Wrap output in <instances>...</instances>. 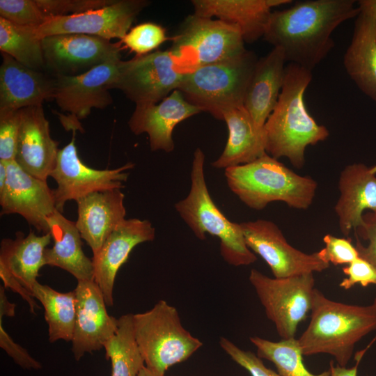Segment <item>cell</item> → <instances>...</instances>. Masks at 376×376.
<instances>
[{
	"label": "cell",
	"instance_id": "obj_39",
	"mask_svg": "<svg viewBox=\"0 0 376 376\" xmlns=\"http://www.w3.org/2000/svg\"><path fill=\"white\" fill-rule=\"evenodd\" d=\"M325 246L318 251L321 258L334 265H348L359 257L350 238L338 237L327 234L323 237Z\"/></svg>",
	"mask_w": 376,
	"mask_h": 376
},
{
	"label": "cell",
	"instance_id": "obj_15",
	"mask_svg": "<svg viewBox=\"0 0 376 376\" xmlns=\"http://www.w3.org/2000/svg\"><path fill=\"white\" fill-rule=\"evenodd\" d=\"M45 68L56 75L75 76L114 58H120V42L100 37L61 34L42 39Z\"/></svg>",
	"mask_w": 376,
	"mask_h": 376
},
{
	"label": "cell",
	"instance_id": "obj_17",
	"mask_svg": "<svg viewBox=\"0 0 376 376\" xmlns=\"http://www.w3.org/2000/svg\"><path fill=\"white\" fill-rule=\"evenodd\" d=\"M7 179L0 190L1 215L17 214L44 234L47 219L56 210L53 189L47 181L25 171L15 160L6 162Z\"/></svg>",
	"mask_w": 376,
	"mask_h": 376
},
{
	"label": "cell",
	"instance_id": "obj_36",
	"mask_svg": "<svg viewBox=\"0 0 376 376\" xmlns=\"http://www.w3.org/2000/svg\"><path fill=\"white\" fill-rule=\"evenodd\" d=\"M20 110L0 113V161L15 160L21 121Z\"/></svg>",
	"mask_w": 376,
	"mask_h": 376
},
{
	"label": "cell",
	"instance_id": "obj_11",
	"mask_svg": "<svg viewBox=\"0 0 376 376\" xmlns=\"http://www.w3.org/2000/svg\"><path fill=\"white\" fill-rule=\"evenodd\" d=\"M120 61L112 59L78 75L54 76V99L63 111L70 113L61 118L63 126L73 132L80 130L79 120L88 117L93 108L104 109L112 104L109 86Z\"/></svg>",
	"mask_w": 376,
	"mask_h": 376
},
{
	"label": "cell",
	"instance_id": "obj_40",
	"mask_svg": "<svg viewBox=\"0 0 376 376\" xmlns=\"http://www.w3.org/2000/svg\"><path fill=\"white\" fill-rule=\"evenodd\" d=\"M363 224L355 232V247L359 256L370 263L376 270V212L363 214Z\"/></svg>",
	"mask_w": 376,
	"mask_h": 376
},
{
	"label": "cell",
	"instance_id": "obj_43",
	"mask_svg": "<svg viewBox=\"0 0 376 376\" xmlns=\"http://www.w3.org/2000/svg\"><path fill=\"white\" fill-rule=\"evenodd\" d=\"M15 304L9 301L6 293L5 288L0 287V315L13 317L15 316Z\"/></svg>",
	"mask_w": 376,
	"mask_h": 376
},
{
	"label": "cell",
	"instance_id": "obj_14",
	"mask_svg": "<svg viewBox=\"0 0 376 376\" xmlns=\"http://www.w3.org/2000/svg\"><path fill=\"white\" fill-rule=\"evenodd\" d=\"M150 1L146 0H113L106 6L84 13L50 17L35 28L42 39L61 34L81 33L107 40L123 39L130 30L136 16Z\"/></svg>",
	"mask_w": 376,
	"mask_h": 376
},
{
	"label": "cell",
	"instance_id": "obj_38",
	"mask_svg": "<svg viewBox=\"0 0 376 376\" xmlns=\"http://www.w3.org/2000/svg\"><path fill=\"white\" fill-rule=\"evenodd\" d=\"M219 343L221 349L251 376H281L267 368L257 354L240 348L228 338L221 337Z\"/></svg>",
	"mask_w": 376,
	"mask_h": 376
},
{
	"label": "cell",
	"instance_id": "obj_10",
	"mask_svg": "<svg viewBox=\"0 0 376 376\" xmlns=\"http://www.w3.org/2000/svg\"><path fill=\"white\" fill-rule=\"evenodd\" d=\"M185 72L170 51H155L120 61L109 90H120L137 104L158 103L178 90Z\"/></svg>",
	"mask_w": 376,
	"mask_h": 376
},
{
	"label": "cell",
	"instance_id": "obj_16",
	"mask_svg": "<svg viewBox=\"0 0 376 376\" xmlns=\"http://www.w3.org/2000/svg\"><path fill=\"white\" fill-rule=\"evenodd\" d=\"M52 240L49 233L37 235L30 230L25 235L17 231L14 240L4 238L0 247V277L3 287L18 293L32 313L39 308L32 295L39 270L45 265L44 254Z\"/></svg>",
	"mask_w": 376,
	"mask_h": 376
},
{
	"label": "cell",
	"instance_id": "obj_2",
	"mask_svg": "<svg viewBox=\"0 0 376 376\" xmlns=\"http://www.w3.org/2000/svg\"><path fill=\"white\" fill-rule=\"evenodd\" d=\"M312 77L309 70L295 63L286 65L278 102L264 125L266 152L277 159L288 158L297 169L305 164L307 146L329 136L327 128L316 123L304 103V93Z\"/></svg>",
	"mask_w": 376,
	"mask_h": 376
},
{
	"label": "cell",
	"instance_id": "obj_34",
	"mask_svg": "<svg viewBox=\"0 0 376 376\" xmlns=\"http://www.w3.org/2000/svg\"><path fill=\"white\" fill-rule=\"evenodd\" d=\"M164 27L155 23L146 22L130 29L120 40L124 47L137 56L148 54L170 40Z\"/></svg>",
	"mask_w": 376,
	"mask_h": 376
},
{
	"label": "cell",
	"instance_id": "obj_28",
	"mask_svg": "<svg viewBox=\"0 0 376 376\" xmlns=\"http://www.w3.org/2000/svg\"><path fill=\"white\" fill-rule=\"evenodd\" d=\"M47 222L54 244L45 251V265L61 268L77 281L94 280L93 262L83 251L82 238L75 222L57 210L47 217Z\"/></svg>",
	"mask_w": 376,
	"mask_h": 376
},
{
	"label": "cell",
	"instance_id": "obj_37",
	"mask_svg": "<svg viewBox=\"0 0 376 376\" xmlns=\"http://www.w3.org/2000/svg\"><path fill=\"white\" fill-rule=\"evenodd\" d=\"M113 0H36L48 17L65 16L84 13L111 4Z\"/></svg>",
	"mask_w": 376,
	"mask_h": 376
},
{
	"label": "cell",
	"instance_id": "obj_27",
	"mask_svg": "<svg viewBox=\"0 0 376 376\" xmlns=\"http://www.w3.org/2000/svg\"><path fill=\"white\" fill-rule=\"evenodd\" d=\"M228 137L224 151L212 166L228 169L252 162L266 152V137L244 106L230 107L222 111Z\"/></svg>",
	"mask_w": 376,
	"mask_h": 376
},
{
	"label": "cell",
	"instance_id": "obj_41",
	"mask_svg": "<svg viewBox=\"0 0 376 376\" xmlns=\"http://www.w3.org/2000/svg\"><path fill=\"white\" fill-rule=\"evenodd\" d=\"M342 271L347 277L340 281L339 286L345 290H348L357 284L363 287L376 285V270L359 256L343 267Z\"/></svg>",
	"mask_w": 376,
	"mask_h": 376
},
{
	"label": "cell",
	"instance_id": "obj_44",
	"mask_svg": "<svg viewBox=\"0 0 376 376\" xmlns=\"http://www.w3.org/2000/svg\"><path fill=\"white\" fill-rule=\"evenodd\" d=\"M359 360L357 363L350 368L342 367L338 365L334 366V361L329 363L330 376H357V369Z\"/></svg>",
	"mask_w": 376,
	"mask_h": 376
},
{
	"label": "cell",
	"instance_id": "obj_22",
	"mask_svg": "<svg viewBox=\"0 0 376 376\" xmlns=\"http://www.w3.org/2000/svg\"><path fill=\"white\" fill-rule=\"evenodd\" d=\"M338 189L334 210L341 233L347 237L363 224L366 211L376 212V166H346L339 176Z\"/></svg>",
	"mask_w": 376,
	"mask_h": 376
},
{
	"label": "cell",
	"instance_id": "obj_6",
	"mask_svg": "<svg viewBox=\"0 0 376 376\" xmlns=\"http://www.w3.org/2000/svg\"><path fill=\"white\" fill-rule=\"evenodd\" d=\"M258 60L254 52L246 50L229 59L198 67L185 74L178 90L201 111L222 120L224 110L244 106Z\"/></svg>",
	"mask_w": 376,
	"mask_h": 376
},
{
	"label": "cell",
	"instance_id": "obj_4",
	"mask_svg": "<svg viewBox=\"0 0 376 376\" xmlns=\"http://www.w3.org/2000/svg\"><path fill=\"white\" fill-rule=\"evenodd\" d=\"M224 175L230 191L255 210L274 201L307 210L318 188L311 177L296 173L267 153L252 162L226 169Z\"/></svg>",
	"mask_w": 376,
	"mask_h": 376
},
{
	"label": "cell",
	"instance_id": "obj_42",
	"mask_svg": "<svg viewBox=\"0 0 376 376\" xmlns=\"http://www.w3.org/2000/svg\"><path fill=\"white\" fill-rule=\"evenodd\" d=\"M3 316L0 315V347L13 359L14 362L24 369L38 370L42 365L33 358L21 345L12 339L6 331L2 324Z\"/></svg>",
	"mask_w": 376,
	"mask_h": 376
},
{
	"label": "cell",
	"instance_id": "obj_3",
	"mask_svg": "<svg viewBox=\"0 0 376 376\" xmlns=\"http://www.w3.org/2000/svg\"><path fill=\"white\" fill-rule=\"evenodd\" d=\"M309 324L297 339L304 356L328 354L346 367L356 343L376 331V297L367 306L333 301L315 288Z\"/></svg>",
	"mask_w": 376,
	"mask_h": 376
},
{
	"label": "cell",
	"instance_id": "obj_8",
	"mask_svg": "<svg viewBox=\"0 0 376 376\" xmlns=\"http://www.w3.org/2000/svg\"><path fill=\"white\" fill-rule=\"evenodd\" d=\"M171 40L169 50L185 73L237 56L246 50L237 25L195 14L184 19Z\"/></svg>",
	"mask_w": 376,
	"mask_h": 376
},
{
	"label": "cell",
	"instance_id": "obj_1",
	"mask_svg": "<svg viewBox=\"0 0 376 376\" xmlns=\"http://www.w3.org/2000/svg\"><path fill=\"white\" fill-rule=\"evenodd\" d=\"M354 0L298 1L272 12L264 39L281 49L286 62L312 71L334 45V31L360 13Z\"/></svg>",
	"mask_w": 376,
	"mask_h": 376
},
{
	"label": "cell",
	"instance_id": "obj_30",
	"mask_svg": "<svg viewBox=\"0 0 376 376\" xmlns=\"http://www.w3.org/2000/svg\"><path fill=\"white\" fill-rule=\"evenodd\" d=\"M32 295L44 307L49 340L72 341L76 318L74 290L60 292L38 281L32 289Z\"/></svg>",
	"mask_w": 376,
	"mask_h": 376
},
{
	"label": "cell",
	"instance_id": "obj_20",
	"mask_svg": "<svg viewBox=\"0 0 376 376\" xmlns=\"http://www.w3.org/2000/svg\"><path fill=\"white\" fill-rule=\"evenodd\" d=\"M201 112L179 90H175L159 103L136 104L128 126L136 135L143 133L148 135L151 150L170 152L174 149V127Z\"/></svg>",
	"mask_w": 376,
	"mask_h": 376
},
{
	"label": "cell",
	"instance_id": "obj_46",
	"mask_svg": "<svg viewBox=\"0 0 376 376\" xmlns=\"http://www.w3.org/2000/svg\"><path fill=\"white\" fill-rule=\"evenodd\" d=\"M7 179V164L6 162L0 161V190H1Z\"/></svg>",
	"mask_w": 376,
	"mask_h": 376
},
{
	"label": "cell",
	"instance_id": "obj_19",
	"mask_svg": "<svg viewBox=\"0 0 376 376\" xmlns=\"http://www.w3.org/2000/svg\"><path fill=\"white\" fill-rule=\"evenodd\" d=\"M155 237V229L150 221L125 219L111 231L99 251L93 256L94 281L100 287L107 306L113 304L116 274L132 249L141 243L152 241Z\"/></svg>",
	"mask_w": 376,
	"mask_h": 376
},
{
	"label": "cell",
	"instance_id": "obj_26",
	"mask_svg": "<svg viewBox=\"0 0 376 376\" xmlns=\"http://www.w3.org/2000/svg\"><path fill=\"white\" fill-rule=\"evenodd\" d=\"M285 62L283 52L274 47L256 63L246 88L244 107L258 127H264L278 102L283 84Z\"/></svg>",
	"mask_w": 376,
	"mask_h": 376
},
{
	"label": "cell",
	"instance_id": "obj_47",
	"mask_svg": "<svg viewBox=\"0 0 376 376\" xmlns=\"http://www.w3.org/2000/svg\"><path fill=\"white\" fill-rule=\"evenodd\" d=\"M137 376H161L159 375L150 369H148L146 366L140 370Z\"/></svg>",
	"mask_w": 376,
	"mask_h": 376
},
{
	"label": "cell",
	"instance_id": "obj_23",
	"mask_svg": "<svg viewBox=\"0 0 376 376\" xmlns=\"http://www.w3.org/2000/svg\"><path fill=\"white\" fill-rule=\"evenodd\" d=\"M0 113L42 105L53 98L55 78L29 68L1 52Z\"/></svg>",
	"mask_w": 376,
	"mask_h": 376
},
{
	"label": "cell",
	"instance_id": "obj_18",
	"mask_svg": "<svg viewBox=\"0 0 376 376\" xmlns=\"http://www.w3.org/2000/svg\"><path fill=\"white\" fill-rule=\"evenodd\" d=\"M76 318L72 351L76 361L98 351L114 335L118 319L108 314L103 294L94 280L77 281L74 290Z\"/></svg>",
	"mask_w": 376,
	"mask_h": 376
},
{
	"label": "cell",
	"instance_id": "obj_25",
	"mask_svg": "<svg viewBox=\"0 0 376 376\" xmlns=\"http://www.w3.org/2000/svg\"><path fill=\"white\" fill-rule=\"evenodd\" d=\"M292 2L291 0H193L194 14L237 25L245 42L251 43L263 36L271 9Z\"/></svg>",
	"mask_w": 376,
	"mask_h": 376
},
{
	"label": "cell",
	"instance_id": "obj_9",
	"mask_svg": "<svg viewBox=\"0 0 376 376\" xmlns=\"http://www.w3.org/2000/svg\"><path fill=\"white\" fill-rule=\"evenodd\" d=\"M249 280L279 336L282 339L295 338L299 324L312 308L313 274L279 279L252 269Z\"/></svg>",
	"mask_w": 376,
	"mask_h": 376
},
{
	"label": "cell",
	"instance_id": "obj_21",
	"mask_svg": "<svg viewBox=\"0 0 376 376\" xmlns=\"http://www.w3.org/2000/svg\"><path fill=\"white\" fill-rule=\"evenodd\" d=\"M15 161L25 171L47 180L56 165L58 142L50 135L42 105L23 108Z\"/></svg>",
	"mask_w": 376,
	"mask_h": 376
},
{
	"label": "cell",
	"instance_id": "obj_35",
	"mask_svg": "<svg viewBox=\"0 0 376 376\" xmlns=\"http://www.w3.org/2000/svg\"><path fill=\"white\" fill-rule=\"evenodd\" d=\"M0 17L26 26H39L49 18L36 0H0Z\"/></svg>",
	"mask_w": 376,
	"mask_h": 376
},
{
	"label": "cell",
	"instance_id": "obj_45",
	"mask_svg": "<svg viewBox=\"0 0 376 376\" xmlns=\"http://www.w3.org/2000/svg\"><path fill=\"white\" fill-rule=\"evenodd\" d=\"M357 4L360 12L376 18V0H360Z\"/></svg>",
	"mask_w": 376,
	"mask_h": 376
},
{
	"label": "cell",
	"instance_id": "obj_31",
	"mask_svg": "<svg viewBox=\"0 0 376 376\" xmlns=\"http://www.w3.org/2000/svg\"><path fill=\"white\" fill-rule=\"evenodd\" d=\"M133 315L118 318V329L105 343L106 357L111 361V376H137L145 362L135 340Z\"/></svg>",
	"mask_w": 376,
	"mask_h": 376
},
{
	"label": "cell",
	"instance_id": "obj_7",
	"mask_svg": "<svg viewBox=\"0 0 376 376\" xmlns=\"http://www.w3.org/2000/svg\"><path fill=\"white\" fill-rule=\"evenodd\" d=\"M133 325L145 366L161 376L203 346L182 326L177 309L165 300H159L146 312L134 314Z\"/></svg>",
	"mask_w": 376,
	"mask_h": 376
},
{
	"label": "cell",
	"instance_id": "obj_33",
	"mask_svg": "<svg viewBox=\"0 0 376 376\" xmlns=\"http://www.w3.org/2000/svg\"><path fill=\"white\" fill-rule=\"evenodd\" d=\"M256 347L257 355L260 359L273 363L281 376H330V370L320 374L311 373L303 361V354L295 338L271 341L258 336L249 338Z\"/></svg>",
	"mask_w": 376,
	"mask_h": 376
},
{
	"label": "cell",
	"instance_id": "obj_32",
	"mask_svg": "<svg viewBox=\"0 0 376 376\" xmlns=\"http://www.w3.org/2000/svg\"><path fill=\"white\" fill-rule=\"evenodd\" d=\"M36 27L15 24L0 17V49L21 64L42 71L45 63L42 39L36 36Z\"/></svg>",
	"mask_w": 376,
	"mask_h": 376
},
{
	"label": "cell",
	"instance_id": "obj_13",
	"mask_svg": "<svg viewBox=\"0 0 376 376\" xmlns=\"http://www.w3.org/2000/svg\"><path fill=\"white\" fill-rule=\"evenodd\" d=\"M240 226L246 246L266 262L274 278L321 272L329 267L318 251L306 253L291 246L271 221H248Z\"/></svg>",
	"mask_w": 376,
	"mask_h": 376
},
{
	"label": "cell",
	"instance_id": "obj_29",
	"mask_svg": "<svg viewBox=\"0 0 376 376\" xmlns=\"http://www.w3.org/2000/svg\"><path fill=\"white\" fill-rule=\"evenodd\" d=\"M343 65L360 91L376 102V18L359 13Z\"/></svg>",
	"mask_w": 376,
	"mask_h": 376
},
{
	"label": "cell",
	"instance_id": "obj_5",
	"mask_svg": "<svg viewBox=\"0 0 376 376\" xmlns=\"http://www.w3.org/2000/svg\"><path fill=\"white\" fill-rule=\"evenodd\" d=\"M205 154L197 148L189 192L175 204V210L198 239H205L206 233L219 239L220 253L226 263L235 267L249 265L257 257L246 244L240 223L228 220L212 201L205 178Z\"/></svg>",
	"mask_w": 376,
	"mask_h": 376
},
{
	"label": "cell",
	"instance_id": "obj_24",
	"mask_svg": "<svg viewBox=\"0 0 376 376\" xmlns=\"http://www.w3.org/2000/svg\"><path fill=\"white\" fill-rule=\"evenodd\" d=\"M125 195L119 189L95 191L76 201L75 221L81 238L96 254L111 231L125 219Z\"/></svg>",
	"mask_w": 376,
	"mask_h": 376
},
{
	"label": "cell",
	"instance_id": "obj_12",
	"mask_svg": "<svg viewBox=\"0 0 376 376\" xmlns=\"http://www.w3.org/2000/svg\"><path fill=\"white\" fill-rule=\"evenodd\" d=\"M75 132L65 147L58 153L56 165L50 177L56 182L53 189L56 210L63 212L69 201H77L95 191L122 189L134 164L127 163L113 169H95L83 163L75 145Z\"/></svg>",
	"mask_w": 376,
	"mask_h": 376
}]
</instances>
